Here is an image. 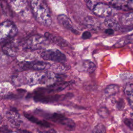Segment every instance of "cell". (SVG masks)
Masks as SVG:
<instances>
[{"label":"cell","instance_id":"cell-9","mask_svg":"<svg viewBox=\"0 0 133 133\" xmlns=\"http://www.w3.org/2000/svg\"><path fill=\"white\" fill-rule=\"evenodd\" d=\"M73 82H57L52 85L48 86L47 88L44 89H41L43 91H46L48 93L53 92H59L63 90L66 87H67L69 85L71 84Z\"/></svg>","mask_w":133,"mask_h":133},{"label":"cell","instance_id":"cell-18","mask_svg":"<svg viewBox=\"0 0 133 133\" xmlns=\"http://www.w3.org/2000/svg\"><path fill=\"white\" fill-rule=\"evenodd\" d=\"M104 24L105 25L108 26L109 28L111 29H118L119 27V24L117 23L116 21H115L114 20L112 19H107L104 21Z\"/></svg>","mask_w":133,"mask_h":133},{"label":"cell","instance_id":"cell-37","mask_svg":"<svg viewBox=\"0 0 133 133\" xmlns=\"http://www.w3.org/2000/svg\"><path fill=\"white\" fill-rule=\"evenodd\" d=\"M130 116H131V118H132V119H133V113H130Z\"/></svg>","mask_w":133,"mask_h":133},{"label":"cell","instance_id":"cell-25","mask_svg":"<svg viewBox=\"0 0 133 133\" xmlns=\"http://www.w3.org/2000/svg\"><path fill=\"white\" fill-rule=\"evenodd\" d=\"M24 116L28 119L29 120L30 122L35 123L36 124H38L40 120H39L38 119H37L36 117H35V116H34L33 115H32L30 114H29L28 113H24Z\"/></svg>","mask_w":133,"mask_h":133},{"label":"cell","instance_id":"cell-7","mask_svg":"<svg viewBox=\"0 0 133 133\" xmlns=\"http://www.w3.org/2000/svg\"><path fill=\"white\" fill-rule=\"evenodd\" d=\"M111 7L108 4L103 3H98L92 10L94 14L100 17H109L112 12Z\"/></svg>","mask_w":133,"mask_h":133},{"label":"cell","instance_id":"cell-4","mask_svg":"<svg viewBox=\"0 0 133 133\" xmlns=\"http://www.w3.org/2000/svg\"><path fill=\"white\" fill-rule=\"evenodd\" d=\"M50 64L42 61H33L31 62H25L20 64L19 68L21 70H32L36 71H41L49 69Z\"/></svg>","mask_w":133,"mask_h":133},{"label":"cell","instance_id":"cell-32","mask_svg":"<svg viewBox=\"0 0 133 133\" xmlns=\"http://www.w3.org/2000/svg\"><path fill=\"white\" fill-rule=\"evenodd\" d=\"M38 133H57L56 131L54 129H49L48 130H38Z\"/></svg>","mask_w":133,"mask_h":133},{"label":"cell","instance_id":"cell-12","mask_svg":"<svg viewBox=\"0 0 133 133\" xmlns=\"http://www.w3.org/2000/svg\"><path fill=\"white\" fill-rule=\"evenodd\" d=\"M6 116L8 121L14 125H19L21 121L20 120V115L18 111L15 108H12L6 113Z\"/></svg>","mask_w":133,"mask_h":133},{"label":"cell","instance_id":"cell-23","mask_svg":"<svg viewBox=\"0 0 133 133\" xmlns=\"http://www.w3.org/2000/svg\"><path fill=\"white\" fill-rule=\"evenodd\" d=\"M99 115L102 118H106L109 115V111L107 108L101 107L98 110Z\"/></svg>","mask_w":133,"mask_h":133},{"label":"cell","instance_id":"cell-30","mask_svg":"<svg viewBox=\"0 0 133 133\" xmlns=\"http://www.w3.org/2000/svg\"><path fill=\"white\" fill-rule=\"evenodd\" d=\"M91 36V34L89 31H85L82 34V38L84 39H87L90 38Z\"/></svg>","mask_w":133,"mask_h":133},{"label":"cell","instance_id":"cell-17","mask_svg":"<svg viewBox=\"0 0 133 133\" xmlns=\"http://www.w3.org/2000/svg\"><path fill=\"white\" fill-rule=\"evenodd\" d=\"M119 90V87L116 85L111 84L108 85L104 90V94L108 96H112L117 92Z\"/></svg>","mask_w":133,"mask_h":133},{"label":"cell","instance_id":"cell-15","mask_svg":"<svg viewBox=\"0 0 133 133\" xmlns=\"http://www.w3.org/2000/svg\"><path fill=\"white\" fill-rule=\"evenodd\" d=\"M82 70L88 73H92L96 70V66L94 62L90 60H84L82 64Z\"/></svg>","mask_w":133,"mask_h":133},{"label":"cell","instance_id":"cell-36","mask_svg":"<svg viewBox=\"0 0 133 133\" xmlns=\"http://www.w3.org/2000/svg\"><path fill=\"white\" fill-rule=\"evenodd\" d=\"M17 133H32L30 131L25 129H18L16 131Z\"/></svg>","mask_w":133,"mask_h":133},{"label":"cell","instance_id":"cell-20","mask_svg":"<svg viewBox=\"0 0 133 133\" xmlns=\"http://www.w3.org/2000/svg\"><path fill=\"white\" fill-rule=\"evenodd\" d=\"M122 22L125 24H131L133 23V14H126L122 16Z\"/></svg>","mask_w":133,"mask_h":133},{"label":"cell","instance_id":"cell-1","mask_svg":"<svg viewBox=\"0 0 133 133\" xmlns=\"http://www.w3.org/2000/svg\"><path fill=\"white\" fill-rule=\"evenodd\" d=\"M30 6L36 20L45 25L51 23L50 10L45 0H30Z\"/></svg>","mask_w":133,"mask_h":133},{"label":"cell","instance_id":"cell-34","mask_svg":"<svg viewBox=\"0 0 133 133\" xmlns=\"http://www.w3.org/2000/svg\"><path fill=\"white\" fill-rule=\"evenodd\" d=\"M105 33L107 34H108V35H112V34H114V31L113 29H111V28H108L107 29H106L104 31Z\"/></svg>","mask_w":133,"mask_h":133},{"label":"cell","instance_id":"cell-3","mask_svg":"<svg viewBox=\"0 0 133 133\" xmlns=\"http://www.w3.org/2000/svg\"><path fill=\"white\" fill-rule=\"evenodd\" d=\"M41 57L45 60H50L57 62H64L66 60L64 54L57 49H50L43 50Z\"/></svg>","mask_w":133,"mask_h":133},{"label":"cell","instance_id":"cell-2","mask_svg":"<svg viewBox=\"0 0 133 133\" xmlns=\"http://www.w3.org/2000/svg\"><path fill=\"white\" fill-rule=\"evenodd\" d=\"M17 33L16 25L11 21L7 20L0 23V44L14 37Z\"/></svg>","mask_w":133,"mask_h":133},{"label":"cell","instance_id":"cell-16","mask_svg":"<svg viewBox=\"0 0 133 133\" xmlns=\"http://www.w3.org/2000/svg\"><path fill=\"white\" fill-rule=\"evenodd\" d=\"M98 20L91 17H88L85 19V24L89 28L97 30L99 28V22Z\"/></svg>","mask_w":133,"mask_h":133},{"label":"cell","instance_id":"cell-8","mask_svg":"<svg viewBox=\"0 0 133 133\" xmlns=\"http://www.w3.org/2000/svg\"><path fill=\"white\" fill-rule=\"evenodd\" d=\"M11 4L13 9L20 15L29 11V5L26 0H12Z\"/></svg>","mask_w":133,"mask_h":133},{"label":"cell","instance_id":"cell-13","mask_svg":"<svg viewBox=\"0 0 133 133\" xmlns=\"http://www.w3.org/2000/svg\"><path fill=\"white\" fill-rule=\"evenodd\" d=\"M2 50L6 55L9 56H14L17 52V46L14 42H9L4 45Z\"/></svg>","mask_w":133,"mask_h":133},{"label":"cell","instance_id":"cell-28","mask_svg":"<svg viewBox=\"0 0 133 133\" xmlns=\"http://www.w3.org/2000/svg\"><path fill=\"white\" fill-rule=\"evenodd\" d=\"M120 77L123 80L133 79V74L130 73H123L120 74Z\"/></svg>","mask_w":133,"mask_h":133},{"label":"cell","instance_id":"cell-33","mask_svg":"<svg viewBox=\"0 0 133 133\" xmlns=\"http://www.w3.org/2000/svg\"><path fill=\"white\" fill-rule=\"evenodd\" d=\"M127 99L130 108L133 110V95L128 96Z\"/></svg>","mask_w":133,"mask_h":133},{"label":"cell","instance_id":"cell-22","mask_svg":"<svg viewBox=\"0 0 133 133\" xmlns=\"http://www.w3.org/2000/svg\"><path fill=\"white\" fill-rule=\"evenodd\" d=\"M87 7L90 9L92 10L95 6L99 3V0H84Z\"/></svg>","mask_w":133,"mask_h":133},{"label":"cell","instance_id":"cell-24","mask_svg":"<svg viewBox=\"0 0 133 133\" xmlns=\"http://www.w3.org/2000/svg\"><path fill=\"white\" fill-rule=\"evenodd\" d=\"M124 93L127 97L133 95V84H127L124 89Z\"/></svg>","mask_w":133,"mask_h":133},{"label":"cell","instance_id":"cell-10","mask_svg":"<svg viewBox=\"0 0 133 133\" xmlns=\"http://www.w3.org/2000/svg\"><path fill=\"white\" fill-rule=\"evenodd\" d=\"M45 37L48 40L59 45V46L64 47L68 45L67 42L63 38L49 32H46L45 33Z\"/></svg>","mask_w":133,"mask_h":133},{"label":"cell","instance_id":"cell-26","mask_svg":"<svg viewBox=\"0 0 133 133\" xmlns=\"http://www.w3.org/2000/svg\"><path fill=\"white\" fill-rule=\"evenodd\" d=\"M130 41L128 38H122L121 40H119V41H118V42H117L114 46L115 47H122L124 46V45L128 44L129 43H130Z\"/></svg>","mask_w":133,"mask_h":133},{"label":"cell","instance_id":"cell-27","mask_svg":"<svg viewBox=\"0 0 133 133\" xmlns=\"http://www.w3.org/2000/svg\"><path fill=\"white\" fill-rule=\"evenodd\" d=\"M125 106V103L122 99H119L118 100L115 101V107L116 109L121 110L124 108Z\"/></svg>","mask_w":133,"mask_h":133},{"label":"cell","instance_id":"cell-19","mask_svg":"<svg viewBox=\"0 0 133 133\" xmlns=\"http://www.w3.org/2000/svg\"><path fill=\"white\" fill-rule=\"evenodd\" d=\"M0 1H1V7L4 12H5V14L7 15L11 16L12 14L11 12V9L9 8V6L7 4L6 0H0Z\"/></svg>","mask_w":133,"mask_h":133},{"label":"cell","instance_id":"cell-35","mask_svg":"<svg viewBox=\"0 0 133 133\" xmlns=\"http://www.w3.org/2000/svg\"><path fill=\"white\" fill-rule=\"evenodd\" d=\"M127 8L133 9V0H129L127 4Z\"/></svg>","mask_w":133,"mask_h":133},{"label":"cell","instance_id":"cell-31","mask_svg":"<svg viewBox=\"0 0 133 133\" xmlns=\"http://www.w3.org/2000/svg\"><path fill=\"white\" fill-rule=\"evenodd\" d=\"M11 132V130L9 129L7 126L0 127V133H10Z\"/></svg>","mask_w":133,"mask_h":133},{"label":"cell","instance_id":"cell-5","mask_svg":"<svg viewBox=\"0 0 133 133\" xmlns=\"http://www.w3.org/2000/svg\"><path fill=\"white\" fill-rule=\"evenodd\" d=\"M47 40L48 39L45 37L36 35H34L30 37L25 42L24 47L33 50L39 49L46 44Z\"/></svg>","mask_w":133,"mask_h":133},{"label":"cell","instance_id":"cell-14","mask_svg":"<svg viewBox=\"0 0 133 133\" xmlns=\"http://www.w3.org/2000/svg\"><path fill=\"white\" fill-rule=\"evenodd\" d=\"M114 7L118 9L127 8L129 0H105Z\"/></svg>","mask_w":133,"mask_h":133},{"label":"cell","instance_id":"cell-21","mask_svg":"<svg viewBox=\"0 0 133 133\" xmlns=\"http://www.w3.org/2000/svg\"><path fill=\"white\" fill-rule=\"evenodd\" d=\"M91 133H106L105 127L103 124L99 123L95 126Z\"/></svg>","mask_w":133,"mask_h":133},{"label":"cell","instance_id":"cell-29","mask_svg":"<svg viewBox=\"0 0 133 133\" xmlns=\"http://www.w3.org/2000/svg\"><path fill=\"white\" fill-rule=\"evenodd\" d=\"M124 124L129 128L133 129V119L132 118H125L124 119Z\"/></svg>","mask_w":133,"mask_h":133},{"label":"cell","instance_id":"cell-11","mask_svg":"<svg viewBox=\"0 0 133 133\" xmlns=\"http://www.w3.org/2000/svg\"><path fill=\"white\" fill-rule=\"evenodd\" d=\"M57 20L58 23L63 28L71 30L72 32H74L73 25L71 20L65 15L61 14L59 15L57 17Z\"/></svg>","mask_w":133,"mask_h":133},{"label":"cell","instance_id":"cell-6","mask_svg":"<svg viewBox=\"0 0 133 133\" xmlns=\"http://www.w3.org/2000/svg\"><path fill=\"white\" fill-rule=\"evenodd\" d=\"M49 119L65 126L69 130H73L75 127V124L72 119L66 117L61 114L54 113L49 117Z\"/></svg>","mask_w":133,"mask_h":133}]
</instances>
